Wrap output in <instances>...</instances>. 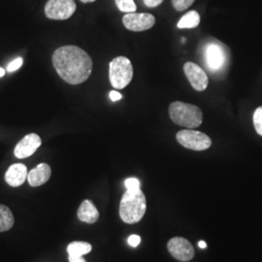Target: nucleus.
I'll use <instances>...</instances> for the list:
<instances>
[{
  "instance_id": "nucleus-2",
  "label": "nucleus",
  "mask_w": 262,
  "mask_h": 262,
  "mask_svg": "<svg viewBox=\"0 0 262 262\" xmlns=\"http://www.w3.org/2000/svg\"><path fill=\"white\" fill-rule=\"evenodd\" d=\"M201 62L213 75H223L227 71L230 61L229 49L215 38L205 39L198 48Z\"/></svg>"
},
{
  "instance_id": "nucleus-24",
  "label": "nucleus",
  "mask_w": 262,
  "mask_h": 262,
  "mask_svg": "<svg viewBox=\"0 0 262 262\" xmlns=\"http://www.w3.org/2000/svg\"><path fill=\"white\" fill-rule=\"evenodd\" d=\"M143 1H144L145 5H146L147 7H149V8L158 7V6H159V5L163 2V0H143Z\"/></svg>"
},
{
  "instance_id": "nucleus-8",
  "label": "nucleus",
  "mask_w": 262,
  "mask_h": 262,
  "mask_svg": "<svg viewBox=\"0 0 262 262\" xmlns=\"http://www.w3.org/2000/svg\"><path fill=\"white\" fill-rule=\"evenodd\" d=\"M124 28L133 32L149 30L156 24V18L149 13H127L122 18Z\"/></svg>"
},
{
  "instance_id": "nucleus-23",
  "label": "nucleus",
  "mask_w": 262,
  "mask_h": 262,
  "mask_svg": "<svg viewBox=\"0 0 262 262\" xmlns=\"http://www.w3.org/2000/svg\"><path fill=\"white\" fill-rule=\"evenodd\" d=\"M127 242L130 245L131 247L135 248V247H137L140 244V236H138V235H131V236H129Z\"/></svg>"
},
{
  "instance_id": "nucleus-7",
  "label": "nucleus",
  "mask_w": 262,
  "mask_h": 262,
  "mask_svg": "<svg viewBox=\"0 0 262 262\" xmlns=\"http://www.w3.org/2000/svg\"><path fill=\"white\" fill-rule=\"evenodd\" d=\"M77 9L74 0H49L45 5L48 19L66 20L73 16Z\"/></svg>"
},
{
  "instance_id": "nucleus-15",
  "label": "nucleus",
  "mask_w": 262,
  "mask_h": 262,
  "mask_svg": "<svg viewBox=\"0 0 262 262\" xmlns=\"http://www.w3.org/2000/svg\"><path fill=\"white\" fill-rule=\"evenodd\" d=\"M15 220L12 211L9 208L0 204V232L11 229L14 225Z\"/></svg>"
},
{
  "instance_id": "nucleus-29",
  "label": "nucleus",
  "mask_w": 262,
  "mask_h": 262,
  "mask_svg": "<svg viewBox=\"0 0 262 262\" xmlns=\"http://www.w3.org/2000/svg\"><path fill=\"white\" fill-rule=\"evenodd\" d=\"M80 1H81L82 3L85 4V3H92V2H94L95 0H80Z\"/></svg>"
},
{
  "instance_id": "nucleus-1",
  "label": "nucleus",
  "mask_w": 262,
  "mask_h": 262,
  "mask_svg": "<svg viewBox=\"0 0 262 262\" xmlns=\"http://www.w3.org/2000/svg\"><path fill=\"white\" fill-rule=\"evenodd\" d=\"M52 62L58 76L67 84H80L85 82L93 72L94 62L81 48L67 45L56 49Z\"/></svg>"
},
{
  "instance_id": "nucleus-13",
  "label": "nucleus",
  "mask_w": 262,
  "mask_h": 262,
  "mask_svg": "<svg viewBox=\"0 0 262 262\" xmlns=\"http://www.w3.org/2000/svg\"><path fill=\"white\" fill-rule=\"evenodd\" d=\"M52 169L47 163H41L28 174V184L30 187H40L46 184L51 178Z\"/></svg>"
},
{
  "instance_id": "nucleus-4",
  "label": "nucleus",
  "mask_w": 262,
  "mask_h": 262,
  "mask_svg": "<svg viewBox=\"0 0 262 262\" xmlns=\"http://www.w3.org/2000/svg\"><path fill=\"white\" fill-rule=\"evenodd\" d=\"M169 117L174 123L187 128H196L203 122V113L199 107L181 101L170 104Z\"/></svg>"
},
{
  "instance_id": "nucleus-5",
  "label": "nucleus",
  "mask_w": 262,
  "mask_h": 262,
  "mask_svg": "<svg viewBox=\"0 0 262 262\" xmlns=\"http://www.w3.org/2000/svg\"><path fill=\"white\" fill-rule=\"evenodd\" d=\"M133 79V66L125 56H117L109 64V80L113 88L122 90L130 84Z\"/></svg>"
},
{
  "instance_id": "nucleus-10",
  "label": "nucleus",
  "mask_w": 262,
  "mask_h": 262,
  "mask_svg": "<svg viewBox=\"0 0 262 262\" xmlns=\"http://www.w3.org/2000/svg\"><path fill=\"white\" fill-rule=\"evenodd\" d=\"M184 72L190 85L197 92H204L209 84L206 72L194 62H187L184 66Z\"/></svg>"
},
{
  "instance_id": "nucleus-19",
  "label": "nucleus",
  "mask_w": 262,
  "mask_h": 262,
  "mask_svg": "<svg viewBox=\"0 0 262 262\" xmlns=\"http://www.w3.org/2000/svg\"><path fill=\"white\" fill-rule=\"evenodd\" d=\"M253 125L258 135L262 136V106L253 113Z\"/></svg>"
},
{
  "instance_id": "nucleus-17",
  "label": "nucleus",
  "mask_w": 262,
  "mask_h": 262,
  "mask_svg": "<svg viewBox=\"0 0 262 262\" xmlns=\"http://www.w3.org/2000/svg\"><path fill=\"white\" fill-rule=\"evenodd\" d=\"M92 245L86 242H72L67 247V253L69 256H83L84 254L92 252Z\"/></svg>"
},
{
  "instance_id": "nucleus-14",
  "label": "nucleus",
  "mask_w": 262,
  "mask_h": 262,
  "mask_svg": "<svg viewBox=\"0 0 262 262\" xmlns=\"http://www.w3.org/2000/svg\"><path fill=\"white\" fill-rule=\"evenodd\" d=\"M78 217L85 224H94L99 217V212L91 200L85 199L79 207Z\"/></svg>"
},
{
  "instance_id": "nucleus-6",
  "label": "nucleus",
  "mask_w": 262,
  "mask_h": 262,
  "mask_svg": "<svg viewBox=\"0 0 262 262\" xmlns=\"http://www.w3.org/2000/svg\"><path fill=\"white\" fill-rule=\"evenodd\" d=\"M176 138L180 145L188 150L200 151L207 150L212 146L211 138L200 131L184 129L179 131Z\"/></svg>"
},
{
  "instance_id": "nucleus-26",
  "label": "nucleus",
  "mask_w": 262,
  "mask_h": 262,
  "mask_svg": "<svg viewBox=\"0 0 262 262\" xmlns=\"http://www.w3.org/2000/svg\"><path fill=\"white\" fill-rule=\"evenodd\" d=\"M69 262H86L83 256H69Z\"/></svg>"
},
{
  "instance_id": "nucleus-21",
  "label": "nucleus",
  "mask_w": 262,
  "mask_h": 262,
  "mask_svg": "<svg viewBox=\"0 0 262 262\" xmlns=\"http://www.w3.org/2000/svg\"><path fill=\"white\" fill-rule=\"evenodd\" d=\"M24 64V59L21 57H17L14 60H12L9 64L7 66V72L12 73L17 71Z\"/></svg>"
},
{
  "instance_id": "nucleus-12",
  "label": "nucleus",
  "mask_w": 262,
  "mask_h": 262,
  "mask_svg": "<svg viewBox=\"0 0 262 262\" xmlns=\"http://www.w3.org/2000/svg\"><path fill=\"white\" fill-rule=\"evenodd\" d=\"M28 168L25 164L15 163L6 171L5 181L11 187H19L28 179Z\"/></svg>"
},
{
  "instance_id": "nucleus-11",
  "label": "nucleus",
  "mask_w": 262,
  "mask_h": 262,
  "mask_svg": "<svg viewBox=\"0 0 262 262\" xmlns=\"http://www.w3.org/2000/svg\"><path fill=\"white\" fill-rule=\"evenodd\" d=\"M42 141L40 136L35 133H30L19 141L15 147L14 155L17 159H23L32 156L41 146Z\"/></svg>"
},
{
  "instance_id": "nucleus-16",
  "label": "nucleus",
  "mask_w": 262,
  "mask_h": 262,
  "mask_svg": "<svg viewBox=\"0 0 262 262\" xmlns=\"http://www.w3.org/2000/svg\"><path fill=\"white\" fill-rule=\"evenodd\" d=\"M200 24V15L196 11H189L186 15L182 17V19L179 20L177 27L181 29L183 28H195Z\"/></svg>"
},
{
  "instance_id": "nucleus-9",
  "label": "nucleus",
  "mask_w": 262,
  "mask_h": 262,
  "mask_svg": "<svg viewBox=\"0 0 262 262\" xmlns=\"http://www.w3.org/2000/svg\"><path fill=\"white\" fill-rule=\"evenodd\" d=\"M169 253L180 261H189L194 256V249L187 239L175 237L169 240L167 244Z\"/></svg>"
},
{
  "instance_id": "nucleus-22",
  "label": "nucleus",
  "mask_w": 262,
  "mask_h": 262,
  "mask_svg": "<svg viewBox=\"0 0 262 262\" xmlns=\"http://www.w3.org/2000/svg\"><path fill=\"white\" fill-rule=\"evenodd\" d=\"M140 181L137 178H128L125 180L124 186L126 189H138L140 188Z\"/></svg>"
},
{
  "instance_id": "nucleus-3",
  "label": "nucleus",
  "mask_w": 262,
  "mask_h": 262,
  "mask_svg": "<svg viewBox=\"0 0 262 262\" xmlns=\"http://www.w3.org/2000/svg\"><path fill=\"white\" fill-rule=\"evenodd\" d=\"M146 196L138 189H126L120 204V216L125 224H136L140 222L146 213Z\"/></svg>"
},
{
  "instance_id": "nucleus-25",
  "label": "nucleus",
  "mask_w": 262,
  "mask_h": 262,
  "mask_svg": "<svg viewBox=\"0 0 262 262\" xmlns=\"http://www.w3.org/2000/svg\"><path fill=\"white\" fill-rule=\"evenodd\" d=\"M109 96H110V99L112 100L113 102H116V101H119V100H121L122 99V95L120 94V93H118L117 91H112L110 94H109Z\"/></svg>"
},
{
  "instance_id": "nucleus-28",
  "label": "nucleus",
  "mask_w": 262,
  "mask_h": 262,
  "mask_svg": "<svg viewBox=\"0 0 262 262\" xmlns=\"http://www.w3.org/2000/svg\"><path fill=\"white\" fill-rule=\"evenodd\" d=\"M5 74H6V70H5L4 68L0 67V78H1V77H3Z\"/></svg>"
},
{
  "instance_id": "nucleus-27",
  "label": "nucleus",
  "mask_w": 262,
  "mask_h": 262,
  "mask_svg": "<svg viewBox=\"0 0 262 262\" xmlns=\"http://www.w3.org/2000/svg\"><path fill=\"white\" fill-rule=\"evenodd\" d=\"M198 246H199L200 249H205L207 247L206 243H205L204 241H199V242H198Z\"/></svg>"
},
{
  "instance_id": "nucleus-20",
  "label": "nucleus",
  "mask_w": 262,
  "mask_h": 262,
  "mask_svg": "<svg viewBox=\"0 0 262 262\" xmlns=\"http://www.w3.org/2000/svg\"><path fill=\"white\" fill-rule=\"evenodd\" d=\"M195 0H172V5L174 7V9L179 12L185 11L188 9Z\"/></svg>"
},
{
  "instance_id": "nucleus-18",
  "label": "nucleus",
  "mask_w": 262,
  "mask_h": 262,
  "mask_svg": "<svg viewBox=\"0 0 262 262\" xmlns=\"http://www.w3.org/2000/svg\"><path fill=\"white\" fill-rule=\"evenodd\" d=\"M118 9L123 13H134L137 10V6L134 0H115Z\"/></svg>"
}]
</instances>
